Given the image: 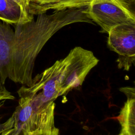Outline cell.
<instances>
[{
  "mask_svg": "<svg viewBox=\"0 0 135 135\" xmlns=\"http://www.w3.org/2000/svg\"><path fill=\"white\" fill-rule=\"evenodd\" d=\"M85 8L66 9L37 15L31 21L15 25L8 78L26 86L33 84V71L38 53L62 28L76 23L93 24Z\"/></svg>",
  "mask_w": 135,
  "mask_h": 135,
  "instance_id": "1",
  "label": "cell"
},
{
  "mask_svg": "<svg viewBox=\"0 0 135 135\" xmlns=\"http://www.w3.org/2000/svg\"><path fill=\"white\" fill-rule=\"evenodd\" d=\"M85 12L90 20L108 33L114 27L124 24H135L131 8L120 0H92Z\"/></svg>",
  "mask_w": 135,
  "mask_h": 135,
  "instance_id": "2",
  "label": "cell"
},
{
  "mask_svg": "<svg viewBox=\"0 0 135 135\" xmlns=\"http://www.w3.org/2000/svg\"><path fill=\"white\" fill-rule=\"evenodd\" d=\"M64 59L61 95L80 86L88 74L99 61L92 51L81 46L74 47Z\"/></svg>",
  "mask_w": 135,
  "mask_h": 135,
  "instance_id": "3",
  "label": "cell"
},
{
  "mask_svg": "<svg viewBox=\"0 0 135 135\" xmlns=\"http://www.w3.org/2000/svg\"><path fill=\"white\" fill-rule=\"evenodd\" d=\"M108 34V46L118 55V68L129 71L135 63V24L116 26Z\"/></svg>",
  "mask_w": 135,
  "mask_h": 135,
  "instance_id": "4",
  "label": "cell"
},
{
  "mask_svg": "<svg viewBox=\"0 0 135 135\" xmlns=\"http://www.w3.org/2000/svg\"><path fill=\"white\" fill-rule=\"evenodd\" d=\"M65 64L64 58L57 60L52 66L33 78L31 86H25L26 90L32 93H38L43 102L47 104L54 102L61 96Z\"/></svg>",
  "mask_w": 135,
  "mask_h": 135,
  "instance_id": "5",
  "label": "cell"
},
{
  "mask_svg": "<svg viewBox=\"0 0 135 135\" xmlns=\"http://www.w3.org/2000/svg\"><path fill=\"white\" fill-rule=\"evenodd\" d=\"M11 24L0 20V85L8 78L14 31Z\"/></svg>",
  "mask_w": 135,
  "mask_h": 135,
  "instance_id": "6",
  "label": "cell"
},
{
  "mask_svg": "<svg viewBox=\"0 0 135 135\" xmlns=\"http://www.w3.org/2000/svg\"><path fill=\"white\" fill-rule=\"evenodd\" d=\"M120 91L127 100L122 108L118 120L121 126V132L126 135H135V90L134 88L123 87Z\"/></svg>",
  "mask_w": 135,
  "mask_h": 135,
  "instance_id": "7",
  "label": "cell"
},
{
  "mask_svg": "<svg viewBox=\"0 0 135 135\" xmlns=\"http://www.w3.org/2000/svg\"><path fill=\"white\" fill-rule=\"evenodd\" d=\"M0 20L10 24L26 23L20 7L12 0H0Z\"/></svg>",
  "mask_w": 135,
  "mask_h": 135,
  "instance_id": "8",
  "label": "cell"
},
{
  "mask_svg": "<svg viewBox=\"0 0 135 135\" xmlns=\"http://www.w3.org/2000/svg\"><path fill=\"white\" fill-rule=\"evenodd\" d=\"M92 0H51L44 10L46 13L50 10L60 11L66 9L81 8L88 7Z\"/></svg>",
  "mask_w": 135,
  "mask_h": 135,
  "instance_id": "9",
  "label": "cell"
},
{
  "mask_svg": "<svg viewBox=\"0 0 135 135\" xmlns=\"http://www.w3.org/2000/svg\"><path fill=\"white\" fill-rule=\"evenodd\" d=\"M29 135H59V130L52 120L29 133Z\"/></svg>",
  "mask_w": 135,
  "mask_h": 135,
  "instance_id": "10",
  "label": "cell"
},
{
  "mask_svg": "<svg viewBox=\"0 0 135 135\" xmlns=\"http://www.w3.org/2000/svg\"><path fill=\"white\" fill-rule=\"evenodd\" d=\"M15 2L21 8L22 13L25 22L31 21L33 17L28 13V0H12Z\"/></svg>",
  "mask_w": 135,
  "mask_h": 135,
  "instance_id": "11",
  "label": "cell"
},
{
  "mask_svg": "<svg viewBox=\"0 0 135 135\" xmlns=\"http://www.w3.org/2000/svg\"><path fill=\"white\" fill-rule=\"evenodd\" d=\"M14 97L12 95L4 85H0V102L6 100H13Z\"/></svg>",
  "mask_w": 135,
  "mask_h": 135,
  "instance_id": "12",
  "label": "cell"
},
{
  "mask_svg": "<svg viewBox=\"0 0 135 135\" xmlns=\"http://www.w3.org/2000/svg\"><path fill=\"white\" fill-rule=\"evenodd\" d=\"M4 102V101L0 102V108L2 107V106L3 105ZM0 121H1V117H0ZM13 128V124L11 120V119L9 118L6 122L4 123L1 124L0 123V134L2 132L8 130L10 129Z\"/></svg>",
  "mask_w": 135,
  "mask_h": 135,
  "instance_id": "13",
  "label": "cell"
},
{
  "mask_svg": "<svg viewBox=\"0 0 135 135\" xmlns=\"http://www.w3.org/2000/svg\"><path fill=\"white\" fill-rule=\"evenodd\" d=\"M21 134H21L18 131H17L14 128L10 129L0 134V135H21Z\"/></svg>",
  "mask_w": 135,
  "mask_h": 135,
  "instance_id": "14",
  "label": "cell"
},
{
  "mask_svg": "<svg viewBox=\"0 0 135 135\" xmlns=\"http://www.w3.org/2000/svg\"><path fill=\"white\" fill-rule=\"evenodd\" d=\"M121 2L125 4L126 5L131 8L132 6H134L135 4V0H120Z\"/></svg>",
  "mask_w": 135,
  "mask_h": 135,
  "instance_id": "15",
  "label": "cell"
},
{
  "mask_svg": "<svg viewBox=\"0 0 135 135\" xmlns=\"http://www.w3.org/2000/svg\"><path fill=\"white\" fill-rule=\"evenodd\" d=\"M118 135H126L123 132H121V133L119 134H118Z\"/></svg>",
  "mask_w": 135,
  "mask_h": 135,
  "instance_id": "16",
  "label": "cell"
},
{
  "mask_svg": "<svg viewBox=\"0 0 135 135\" xmlns=\"http://www.w3.org/2000/svg\"><path fill=\"white\" fill-rule=\"evenodd\" d=\"M24 135H29V133H24Z\"/></svg>",
  "mask_w": 135,
  "mask_h": 135,
  "instance_id": "17",
  "label": "cell"
},
{
  "mask_svg": "<svg viewBox=\"0 0 135 135\" xmlns=\"http://www.w3.org/2000/svg\"><path fill=\"white\" fill-rule=\"evenodd\" d=\"M21 135H24V134H21Z\"/></svg>",
  "mask_w": 135,
  "mask_h": 135,
  "instance_id": "18",
  "label": "cell"
}]
</instances>
